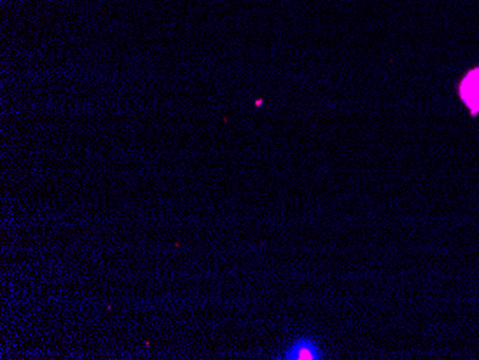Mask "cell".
Instances as JSON below:
<instances>
[{
	"label": "cell",
	"mask_w": 479,
	"mask_h": 360,
	"mask_svg": "<svg viewBox=\"0 0 479 360\" xmlns=\"http://www.w3.org/2000/svg\"><path fill=\"white\" fill-rule=\"evenodd\" d=\"M320 352L315 343L309 339L297 340L290 350L286 353V359H320Z\"/></svg>",
	"instance_id": "2"
},
{
	"label": "cell",
	"mask_w": 479,
	"mask_h": 360,
	"mask_svg": "<svg viewBox=\"0 0 479 360\" xmlns=\"http://www.w3.org/2000/svg\"><path fill=\"white\" fill-rule=\"evenodd\" d=\"M459 98L472 117L479 115V67L471 69L460 79Z\"/></svg>",
	"instance_id": "1"
}]
</instances>
